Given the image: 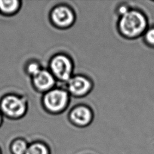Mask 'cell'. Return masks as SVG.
Segmentation results:
<instances>
[{
    "instance_id": "3",
    "label": "cell",
    "mask_w": 154,
    "mask_h": 154,
    "mask_svg": "<svg viewBox=\"0 0 154 154\" xmlns=\"http://www.w3.org/2000/svg\"><path fill=\"white\" fill-rule=\"evenodd\" d=\"M74 65L69 56L63 53L54 55L49 63V70L56 80L67 82L73 75Z\"/></svg>"
},
{
    "instance_id": "5",
    "label": "cell",
    "mask_w": 154,
    "mask_h": 154,
    "mask_svg": "<svg viewBox=\"0 0 154 154\" xmlns=\"http://www.w3.org/2000/svg\"><path fill=\"white\" fill-rule=\"evenodd\" d=\"M26 101L22 97L9 95L2 100L1 108L4 114L10 117H20L26 111Z\"/></svg>"
},
{
    "instance_id": "14",
    "label": "cell",
    "mask_w": 154,
    "mask_h": 154,
    "mask_svg": "<svg viewBox=\"0 0 154 154\" xmlns=\"http://www.w3.org/2000/svg\"><path fill=\"white\" fill-rule=\"evenodd\" d=\"M131 8L126 4H122L119 5L117 9V14H119V17L122 16V15L126 13L128 11H129Z\"/></svg>"
},
{
    "instance_id": "6",
    "label": "cell",
    "mask_w": 154,
    "mask_h": 154,
    "mask_svg": "<svg viewBox=\"0 0 154 154\" xmlns=\"http://www.w3.org/2000/svg\"><path fill=\"white\" fill-rule=\"evenodd\" d=\"M66 85L69 94L76 97L85 96L93 88L92 81L83 75H73L66 82Z\"/></svg>"
},
{
    "instance_id": "9",
    "label": "cell",
    "mask_w": 154,
    "mask_h": 154,
    "mask_svg": "<svg viewBox=\"0 0 154 154\" xmlns=\"http://www.w3.org/2000/svg\"><path fill=\"white\" fill-rule=\"evenodd\" d=\"M25 154H51V149L47 143L36 141L28 146Z\"/></svg>"
},
{
    "instance_id": "15",
    "label": "cell",
    "mask_w": 154,
    "mask_h": 154,
    "mask_svg": "<svg viewBox=\"0 0 154 154\" xmlns=\"http://www.w3.org/2000/svg\"><path fill=\"white\" fill-rule=\"evenodd\" d=\"M1 115H0V123H1Z\"/></svg>"
},
{
    "instance_id": "13",
    "label": "cell",
    "mask_w": 154,
    "mask_h": 154,
    "mask_svg": "<svg viewBox=\"0 0 154 154\" xmlns=\"http://www.w3.org/2000/svg\"><path fill=\"white\" fill-rule=\"evenodd\" d=\"M42 68L39 63L37 62H31L28 64L26 70L28 74L32 78L42 70Z\"/></svg>"
},
{
    "instance_id": "2",
    "label": "cell",
    "mask_w": 154,
    "mask_h": 154,
    "mask_svg": "<svg viewBox=\"0 0 154 154\" xmlns=\"http://www.w3.org/2000/svg\"><path fill=\"white\" fill-rule=\"evenodd\" d=\"M70 95L66 89L54 87L44 93L42 103L45 110L51 114H60L68 106Z\"/></svg>"
},
{
    "instance_id": "7",
    "label": "cell",
    "mask_w": 154,
    "mask_h": 154,
    "mask_svg": "<svg viewBox=\"0 0 154 154\" xmlns=\"http://www.w3.org/2000/svg\"><path fill=\"white\" fill-rule=\"evenodd\" d=\"M93 119L91 109L85 105L74 106L69 113V120L75 126L85 128L91 124Z\"/></svg>"
},
{
    "instance_id": "4",
    "label": "cell",
    "mask_w": 154,
    "mask_h": 154,
    "mask_svg": "<svg viewBox=\"0 0 154 154\" xmlns=\"http://www.w3.org/2000/svg\"><path fill=\"white\" fill-rule=\"evenodd\" d=\"M49 18L51 23L60 29H67L75 22L74 11L69 6L60 4L55 6L50 12Z\"/></svg>"
},
{
    "instance_id": "12",
    "label": "cell",
    "mask_w": 154,
    "mask_h": 154,
    "mask_svg": "<svg viewBox=\"0 0 154 154\" xmlns=\"http://www.w3.org/2000/svg\"><path fill=\"white\" fill-rule=\"evenodd\" d=\"M143 35L145 43L149 47L154 48V26L148 27Z\"/></svg>"
},
{
    "instance_id": "1",
    "label": "cell",
    "mask_w": 154,
    "mask_h": 154,
    "mask_svg": "<svg viewBox=\"0 0 154 154\" xmlns=\"http://www.w3.org/2000/svg\"><path fill=\"white\" fill-rule=\"evenodd\" d=\"M148 28L146 16L141 11L131 8L126 13L119 17L117 29L125 38L134 39L143 35Z\"/></svg>"
},
{
    "instance_id": "8",
    "label": "cell",
    "mask_w": 154,
    "mask_h": 154,
    "mask_svg": "<svg viewBox=\"0 0 154 154\" xmlns=\"http://www.w3.org/2000/svg\"><path fill=\"white\" fill-rule=\"evenodd\" d=\"M56 79L49 70L42 69L32 77V83L35 89L44 93L55 87Z\"/></svg>"
},
{
    "instance_id": "10",
    "label": "cell",
    "mask_w": 154,
    "mask_h": 154,
    "mask_svg": "<svg viewBox=\"0 0 154 154\" xmlns=\"http://www.w3.org/2000/svg\"><path fill=\"white\" fill-rule=\"evenodd\" d=\"M18 1H0V10L5 14H12L18 9Z\"/></svg>"
},
{
    "instance_id": "11",
    "label": "cell",
    "mask_w": 154,
    "mask_h": 154,
    "mask_svg": "<svg viewBox=\"0 0 154 154\" xmlns=\"http://www.w3.org/2000/svg\"><path fill=\"white\" fill-rule=\"evenodd\" d=\"M28 146L23 140H18L15 141L12 146V149L15 154H25Z\"/></svg>"
}]
</instances>
